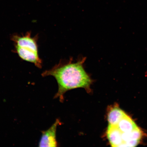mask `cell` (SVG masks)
<instances>
[{
	"label": "cell",
	"mask_w": 147,
	"mask_h": 147,
	"mask_svg": "<svg viewBox=\"0 0 147 147\" xmlns=\"http://www.w3.org/2000/svg\"><path fill=\"white\" fill-rule=\"evenodd\" d=\"M85 57L76 62L72 60L61 63L43 73V76L54 77L58 84V90L55 98L63 101V95L66 92L78 88H83L88 92L91 91L90 86L93 81L84 67Z\"/></svg>",
	"instance_id": "6da1fadb"
},
{
	"label": "cell",
	"mask_w": 147,
	"mask_h": 147,
	"mask_svg": "<svg viewBox=\"0 0 147 147\" xmlns=\"http://www.w3.org/2000/svg\"><path fill=\"white\" fill-rule=\"evenodd\" d=\"M16 52L22 59L34 63L36 67L41 68L42 61L38 56V51L28 47H21L15 45Z\"/></svg>",
	"instance_id": "7a4b0ae2"
},
{
	"label": "cell",
	"mask_w": 147,
	"mask_h": 147,
	"mask_svg": "<svg viewBox=\"0 0 147 147\" xmlns=\"http://www.w3.org/2000/svg\"><path fill=\"white\" fill-rule=\"evenodd\" d=\"M60 122L57 119L52 126L47 131H44L39 143L40 147H57L56 132L57 127Z\"/></svg>",
	"instance_id": "3957f363"
},
{
	"label": "cell",
	"mask_w": 147,
	"mask_h": 147,
	"mask_svg": "<svg viewBox=\"0 0 147 147\" xmlns=\"http://www.w3.org/2000/svg\"><path fill=\"white\" fill-rule=\"evenodd\" d=\"M12 39L15 43L16 45L20 47L30 48L38 51L36 38H32L30 33H28L25 36H14Z\"/></svg>",
	"instance_id": "277c9868"
},
{
	"label": "cell",
	"mask_w": 147,
	"mask_h": 147,
	"mask_svg": "<svg viewBox=\"0 0 147 147\" xmlns=\"http://www.w3.org/2000/svg\"><path fill=\"white\" fill-rule=\"evenodd\" d=\"M107 135L109 143L113 147H119L123 142L122 137V133L117 126L109 125L107 131Z\"/></svg>",
	"instance_id": "5b68a950"
},
{
	"label": "cell",
	"mask_w": 147,
	"mask_h": 147,
	"mask_svg": "<svg viewBox=\"0 0 147 147\" xmlns=\"http://www.w3.org/2000/svg\"><path fill=\"white\" fill-rule=\"evenodd\" d=\"M126 114L122 110L117 107L112 108L108 114V121L110 125L117 126L119 121Z\"/></svg>",
	"instance_id": "8992f818"
},
{
	"label": "cell",
	"mask_w": 147,
	"mask_h": 147,
	"mask_svg": "<svg viewBox=\"0 0 147 147\" xmlns=\"http://www.w3.org/2000/svg\"><path fill=\"white\" fill-rule=\"evenodd\" d=\"M117 126L122 133H129L137 127L131 119L126 115L119 121Z\"/></svg>",
	"instance_id": "52a82bcc"
},
{
	"label": "cell",
	"mask_w": 147,
	"mask_h": 147,
	"mask_svg": "<svg viewBox=\"0 0 147 147\" xmlns=\"http://www.w3.org/2000/svg\"><path fill=\"white\" fill-rule=\"evenodd\" d=\"M142 132L137 126L129 133H122V137L123 142H124L131 140H140L142 137Z\"/></svg>",
	"instance_id": "ba28073f"
}]
</instances>
